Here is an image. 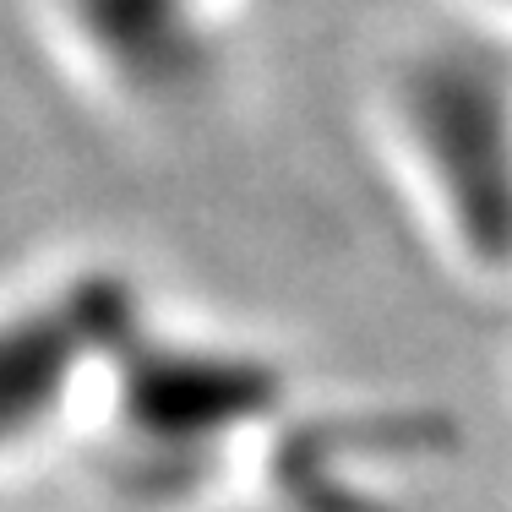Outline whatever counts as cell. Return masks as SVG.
<instances>
[{
  "instance_id": "cell-1",
  "label": "cell",
  "mask_w": 512,
  "mask_h": 512,
  "mask_svg": "<svg viewBox=\"0 0 512 512\" xmlns=\"http://www.w3.org/2000/svg\"><path fill=\"white\" fill-rule=\"evenodd\" d=\"M414 158L485 267L512 262V82L480 50H431L398 82Z\"/></svg>"
},
{
  "instance_id": "cell-2",
  "label": "cell",
  "mask_w": 512,
  "mask_h": 512,
  "mask_svg": "<svg viewBox=\"0 0 512 512\" xmlns=\"http://www.w3.org/2000/svg\"><path fill=\"white\" fill-rule=\"evenodd\" d=\"M55 55L120 109L164 104L213 66L207 0H50Z\"/></svg>"
}]
</instances>
